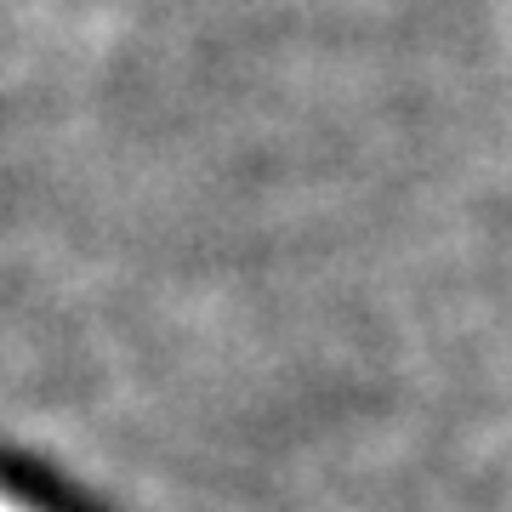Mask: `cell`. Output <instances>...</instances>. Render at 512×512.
<instances>
[{
  "instance_id": "6da1fadb",
  "label": "cell",
  "mask_w": 512,
  "mask_h": 512,
  "mask_svg": "<svg viewBox=\"0 0 512 512\" xmlns=\"http://www.w3.org/2000/svg\"><path fill=\"white\" fill-rule=\"evenodd\" d=\"M0 512H29V507H18V501H12V495H0Z\"/></svg>"
}]
</instances>
